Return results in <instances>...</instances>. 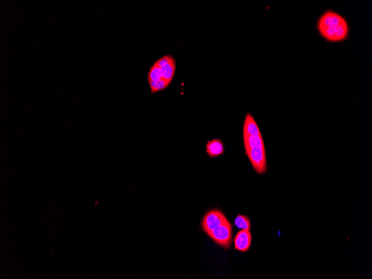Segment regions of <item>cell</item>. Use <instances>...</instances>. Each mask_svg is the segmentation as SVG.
I'll return each instance as SVG.
<instances>
[{"label": "cell", "mask_w": 372, "mask_h": 279, "mask_svg": "<svg viewBox=\"0 0 372 279\" xmlns=\"http://www.w3.org/2000/svg\"><path fill=\"white\" fill-rule=\"evenodd\" d=\"M347 23L344 17L337 14V12L328 11L320 17L318 23L319 29L330 28Z\"/></svg>", "instance_id": "cell-6"}, {"label": "cell", "mask_w": 372, "mask_h": 279, "mask_svg": "<svg viewBox=\"0 0 372 279\" xmlns=\"http://www.w3.org/2000/svg\"><path fill=\"white\" fill-rule=\"evenodd\" d=\"M170 83L171 82L164 79H161L158 81L149 82L152 94L164 90Z\"/></svg>", "instance_id": "cell-12"}, {"label": "cell", "mask_w": 372, "mask_h": 279, "mask_svg": "<svg viewBox=\"0 0 372 279\" xmlns=\"http://www.w3.org/2000/svg\"><path fill=\"white\" fill-rule=\"evenodd\" d=\"M214 242L225 249H229L232 242V226L227 220L208 233Z\"/></svg>", "instance_id": "cell-1"}, {"label": "cell", "mask_w": 372, "mask_h": 279, "mask_svg": "<svg viewBox=\"0 0 372 279\" xmlns=\"http://www.w3.org/2000/svg\"><path fill=\"white\" fill-rule=\"evenodd\" d=\"M235 224L239 229L250 230L251 223L249 219L245 216L238 215L235 220Z\"/></svg>", "instance_id": "cell-11"}, {"label": "cell", "mask_w": 372, "mask_h": 279, "mask_svg": "<svg viewBox=\"0 0 372 279\" xmlns=\"http://www.w3.org/2000/svg\"><path fill=\"white\" fill-rule=\"evenodd\" d=\"M223 144L220 139H214L207 144V153L211 158L219 156L223 153Z\"/></svg>", "instance_id": "cell-9"}, {"label": "cell", "mask_w": 372, "mask_h": 279, "mask_svg": "<svg viewBox=\"0 0 372 279\" xmlns=\"http://www.w3.org/2000/svg\"><path fill=\"white\" fill-rule=\"evenodd\" d=\"M246 152L256 172L259 174L265 173L267 168L265 149H249Z\"/></svg>", "instance_id": "cell-2"}, {"label": "cell", "mask_w": 372, "mask_h": 279, "mask_svg": "<svg viewBox=\"0 0 372 279\" xmlns=\"http://www.w3.org/2000/svg\"><path fill=\"white\" fill-rule=\"evenodd\" d=\"M252 237L250 230H242L235 239V248L241 252H246L252 244Z\"/></svg>", "instance_id": "cell-7"}, {"label": "cell", "mask_w": 372, "mask_h": 279, "mask_svg": "<svg viewBox=\"0 0 372 279\" xmlns=\"http://www.w3.org/2000/svg\"><path fill=\"white\" fill-rule=\"evenodd\" d=\"M156 64L161 68L163 79L171 82L176 71V61L171 55H166L158 59Z\"/></svg>", "instance_id": "cell-5"}, {"label": "cell", "mask_w": 372, "mask_h": 279, "mask_svg": "<svg viewBox=\"0 0 372 279\" xmlns=\"http://www.w3.org/2000/svg\"><path fill=\"white\" fill-rule=\"evenodd\" d=\"M227 220L225 216L220 211L217 210L210 211L204 215L202 221V229L208 234Z\"/></svg>", "instance_id": "cell-3"}, {"label": "cell", "mask_w": 372, "mask_h": 279, "mask_svg": "<svg viewBox=\"0 0 372 279\" xmlns=\"http://www.w3.org/2000/svg\"><path fill=\"white\" fill-rule=\"evenodd\" d=\"M320 34L330 41H342L347 37L348 34L347 23L338 26L319 29Z\"/></svg>", "instance_id": "cell-4"}, {"label": "cell", "mask_w": 372, "mask_h": 279, "mask_svg": "<svg viewBox=\"0 0 372 279\" xmlns=\"http://www.w3.org/2000/svg\"><path fill=\"white\" fill-rule=\"evenodd\" d=\"M245 150L265 149L262 135L250 136L243 135Z\"/></svg>", "instance_id": "cell-8"}, {"label": "cell", "mask_w": 372, "mask_h": 279, "mask_svg": "<svg viewBox=\"0 0 372 279\" xmlns=\"http://www.w3.org/2000/svg\"><path fill=\"white\" fill-rule=\"evenodd\" d=\"M149 81H158L164 79L162 69L156 63L151 68L148 75Z\"/></svg>", "instance_id": "cell-10"}]
</instances>
